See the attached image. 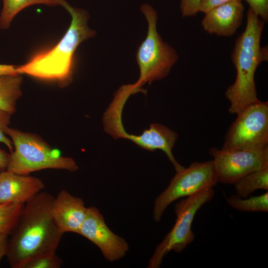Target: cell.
<instances>
[{
	"label": "cell",
	"mask_w": 268,
	"mask_h": 268,
	"mask_svg": "<svg viewBox=\"0 0 268 268\" xmlns=\"http://www.w3.org/2000/svg\"><path fill=\"white\" fill-rule=\"evenodd\" d=\"M214 193L213 188H210L182 198L175 204V223L156 247L147 268H159L163 258L169 252L180 253L194 241L195 235L192 230L193 220L198 211L212 199Z\"/></svg>",
	"instance_id": "6"
},
{
	"label": "cell",
	"mask_w": 268,
	"mask_h": 268,
	"mask_svg": "<svg viewBox=\"0 0 268 268\" xmlns=\"http://www.w3.org/2000/svg\"><path fill=\"white\" fill-rule=\"evenodd\" d=\"M77 234L96 245L103 257L110 262L123 258L129 251L127 242L108 228L103 215L95 206L87 207L86 216Z\"/></svg>",
	"instance_id": "10"
},
{
	"label": "cell",
	"mask_w": 268,
	"mask_h": 268,
	"mask_svg": "<svg viewBox=\"0 0 268 268\" xmlns=\"http://www.w3.org/2000/svg\"><path fill=\"white\" fill-rule=\"evenodd\" d=\"M24 204L14 202L0 203V233L11 234Z\"/></svg>",
	"instance_id": "19"
},
{
	"label": "cell",
	"mask_w": 268,
	"mask_h": 268,
	"mask_svg": "<svg viewBox=\"0 0 268 268\" xmlns=\"http://www.w3.org/2000/svg\"><path fill=\"white\" fill-rule=\"evenodd\" d=\"M261 19L268 21V0H244Z\"/></svg>",
	"instance_id": "22"
},
{
	"label": "cell",
	"mask_w": 268,
	"mask_h": 268,
	"mask_svg": "<svg viewBox=\"0 0 268 268\" xmlns=\"http://www.w3.org/2000/svg\"><path fill=\"white\" fill-rule=\"evenodd\" d=\"M10 154L4 150L0 149V172L7 170Z\"/></svg>",
	"instance_id": "27"
},
{
	"label": "cell",
	"mask_w": 268,
	"mask_h": 268,
	"mask_svg": "<svg viewBox=\"0 0 268 268\" xmlns=\"http://www.w3.org/2000/svg\"><path fill=\"white\" fill-rule=\"evenodd\" d=\"M268 147V102L260 100L237 115L222 149L259 150Z\"/></svg>",
	"instance_id": "8"
},
{
	"label": "cell",
	"mask_w": 268,
	"mask_h": 268,
	"mask_svg": "<svg viewBox=\"0 0 268 268\" xmlns=\"http://www.w3.org/2000/svg\"><path fill=\"white\" fill-rule=\"evenodd\" d=\"M148 23L145 40L136 53V59L140 70L137 83L141 86L146 82L160 80L168 75L178 60L175 49L164 42L157 31V15L147 4L140 6Z\"/></svg>",
	"instance_id": "5"
},
{
	"label": "cell",
	"mask_w": 268,
	"mask_h": 268,
	"mask_svg": "<svg viewBox=\"0 0 268 268\" xmlns=\"http://www.w3.org/2000/svg\"><path fill=\"white\" fill-rule=\"evenodd\" d=\"M3 6L0 15V28H7L15 15L24 8L35 4L55 6V0H2Z\"/></svg>",
	"instance_id": "17"
},
{
	"label": "cell",
	"mask_w": 268,
	"mask_h": 268,
	"mask_svg": "<svg viewBox=\"0 0 268 268\" xmlns=\"http://www.w3.org/2000/svg\"><path fill=\"white\" fill-rule=\"evenodd\" d=\"M5 134L14 146L7 171L21 175L46 169L75 172L78 166L71 158L64 157L38 135L7 127Z\"/></svg>",
	"instance_id": "4"
},
{
	"label": "cell",
	"mask_w": 268,
	"mask_h": 268,
	"mask_svg": "<svg viewBox=\"0 0 268 268\" xmlns=\"http://www.w3.org/2000/svg\"><path fill=\"white\" fill-rule=\"evenodd\" d=\"M122 137L132 140L141 148L147 150H162L173 165L176 172L184 168L176 161L172 152L178 138V134L164 125L151 124L149 129L145 130L139 135L128 134L123 127L117 130L115 135V138Z\"/></svg>",
	"instance_id": "11"
},
{
	"label": "cell",
	"mask_w": 268,
	"mask_h": 268,
	"mask_svg": "<svg viewBox=\"0 0 268 268\" xmlns=\"http://www.w3.org/2000/svg\"><path fill=\"white\" fill-rule=\"evenodd\" d=\"M227 203L232 208L243 212H268V192L249 198H241L236 195L226 197Z\"/></svg>",
	"instance_id": "18"
},
{
	"label": "cell",
	"mask_w": 268,
	"mask_h": 268,
	"mask_svg": "<svg viewBox=\"0 0 268 268\" xmlns=\"http://www.w3.org/2000/svg\"><path fill=\"white\" fill-rule=\"evenodd\" d=\"M21 74L0 76V109L12 115L16 111V103L22 95Z\"/></svg>",
	"instance_id": "15"
},
{
	"label": "cell",
	"mask_w": 268,
	"mask_h": 268,
	"mask_svg": "<svg viewBox=\"0 0 268 268\" xmlns=\"http://www.w3.org/2000/svg\"><path fill=\"white\" fill-rule=\"evenodd\" d=\"M218 182L234 184L246 174L268 166V147L259 150H209Z\"/></svg>",
	"instance_id": "9"
},
{
	"label": "cell",
	"mask_w": 268,
	"mask_h": 268,
	"mask_svg": "<svg viewBox=\"0 0 268 268\" xmlns=\"http://www.w3.org/2000/svg\"><path fill=\"white\" fill-rule=\"evenodd\" d=\"M232 0H200L199 12L205 13L215 7Z\"/></svg>",
	"instance_id": "24"
},
{
	"label": "cell",
	"mask_w": 268,
	"mask_h": 268,
	"mask_svg": "<svg viewBox=\"0 0 268 268\" xmlns=\"http://www.w3.org/2000/svg\"><path fill=\"white\" fill-rule=\"evenodd\" d=\"M45 187L38 178L7 170L0 172V203H25Z\"/></svg>",
	"instance_id": "14"
},
{
	"label": "cell",
	"mask_w": 268,
	"mask_h": 268,
	"mask_svg": "<svg viewBox=\"0 0 268 268\" xmlns=\"http://www.w3.org/2000/svg\"><path fill=\"white\" fill-rule=\"evenodd\" d=\"M11 114L0 109V142L4 143L12 152L13 145L11 140L6 136L5 131L10 123Z\"/></svg>",
	"instance_id": "21"
},
{
	"label": "cell",
	"mask_w": 268,
	"mask_h": 268,
	"mask_svg": "<svg viewBox=\"0 0 268 268\" xmlns=\"http://www.w3.org/2000/svg\"><path fill=\"white\" fill-rule=\"evenodd\" d=\"M8 235L0 233V263L2 258L6 256L7 249Z\"/></svg>",
	"instance_id": "25"
},
{
	"label": "cell",
	"mask_w": 268,
	"mask_h": 268,
	"mask_svg": "<svg viewBox=\"0 0 268 268\" xmlns=\"http://www.w3.org/2000/svg\"><path fill=\"white\" fill-rule=\"evenodd\" d=\"M83 200L61 190L54 198L52 206V214L60 230L77 233L86 215Z\"/></svg>",
	"instance_id": "13"
},
{
	"label": "cell",
	"mask_w": 268,
	"mask_h": 268,
	"mask_svg": "<svg viewBox=\"0 0 268 268\" xmlns=\"http://www.w3.org/2000/svg\"><path fill=\"white\" fill-rule=\"evenodd\" d=\"M16 74H20L17 70L16 66L0 64V76L5 75Z\"/></svg>",
	"instance_id": "26"
},
{
	"label": "cell",
	"mask_w": 268,
	"mask_h": 268,
	"mask_svg": "<svg viewBox=\"0 0 268 268\" xmlns=\"http://www.w3.org/2000/svg\"><path fill=\"white\" fill-rule=\"evenodd\" d=\"M244 11L241 0L230 1L205 13L202 26L210 34L231 36L241 25Z\"/></svg>",
	"instance_id": "12"
},
{
	"label": "cell",
	"mask_w": 268,
	"mask_h": 268,
	"mask_svg": "<svg viewBox=\"0 0 268 268\" xmlns=\"http://www.w3.org/2000/svg\"><path fill=\"white\" fill-rule=\"evenodd\" d=\"M171 179L169 185L155 199L153 219L159 222L167 207L179 199L188 197L213 188L218 183L212 160L193 162Z\"/></svg>",
	"instance_id": "7"
},
{
	"label": "cell",
	"mask_w": 268,
	"mask_h": 268,
	"mask_svg": "<svg viewBox=\"0 0 268 268\" xmlns=\"http://www.w3.org/2000/svg\"><path fill=\"white\" fill-rule=\"evenodd\" d=\"M235 195L247 198L257 190L268 191V166L244 176L234 184Z\"/></svg>",
	"instance_id": "16"
},
{
	"label": "cell",
	"mask_w": 268,
	"mask_h": 268,
	"mask_svg": "<svg viewBox=\"0 0 268 268\" xmlns=\"http://www.w3.org/2000/svg\"><path fill=\"white\" fill-rule=\"evenodd\" d=\"M265 22L249 8L245 30L236 39L231 59L236 69L235 81L225 95L230 102L228 111L237 115L259 102L255 73L260 64L268 60L267 47L261 48L260 40Z\"/></svg>",
	"instance_id": "3"
},
{
	"label": "cell",
	"mask_w": 268,
	"mask_h": 268,
	"mask_svg": "<svg viewBox=\"0 0 268 268\" xmlns=\"http://www.w3.org/2000/svg\"><path fill=\"white\" fill-rule=\"evenodd\" d=\"M55 0L70 13L71 21L69 28L55 46L35 55L27 63L17 67V70L20 74L55 80L65 86L72 79L77 47L94 36L96 32L88 26L89 15L86 10L73 7L65 0Z\"/></svg>",
	"instance_id": "2"
},
{
	"label": "cell",
	"mask_w": 268,
	"mask_h": 268,
	"mask_svg": "<svg viewBox=\"0 0 268 268\" xmlns=\"http://www.w3.org/2000/svg\"><path fill=\"white\" fill-rule=\"evenodd\" d=\"M200 0H181L180 9L183 17L195 16L199 12Z\"/></svg>",
	"instance_id": "23"
},
{
	"label": "cell",
	"mask_w": 268,
	"mask_h": 268,
	"mask_svg": "<svg viewBox=\"0 0 268 268\" xmlns=\"http://www.w3.org/2000/svg\"><path fill=\"white\" fill-rule=\"evenodd\" d=\"M63 264L62 260L54 253L32 259L28 262L23 268H59Z\"/></svg>",
	"instance_id": "20"
},
{
	"label": "cell",
	"mask_w": 268,
	"mask_h": 268,
	"mask_svg": "<svg viewBox=\"0 0 268 268\" xmlns=\"http://www.w3.org/2000/svg\"><path fill=\"white\" fill-rule=\"evenodd\" d=\"M54 198L40 192L24 203L8 240L6 256L12 268H23L32 259L56 253L64 234L52 214Z\"/></svg>",
	"instance_id": "1"
}]
</instances>
